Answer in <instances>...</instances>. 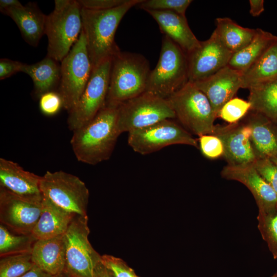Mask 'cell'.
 <instances>
[{
	"label": "cell",
	"mask_w": 277,
	"mask_h": 277,
	"mask_svg": "<svg viewBox=\"0 0 277 277\" xmlns=\"http://www.w3.org/2000/svg\"><path fill=\"white\" fill-rule=\"evenodd\" d=\"M120 134L117 107L105 106L90 122L73 131L70 143L78 161L96 165L109 159Z\"/></svg>",
	"instance_id": "2"
},
{
	"label": "cell",
	"mask_w": 277,
	"mask_h": 277,
	"mask_svg": "<svg viewBox=\"0 0 277 277\" xmlns=\"http://www.w3.org/2000/svg\"><path fill=\"white\" fill-rule=\"evenodd\" d=\"M251 109L277 121V78L249 89Z\"/></svg>",
	"instance_id": "28"
},
{
	"label": "cell",
	"mask_w": 277,
	"mask_h": 277,
	"mask_svg": "<svg viewBox=\"0 0 277 277\" xmlns=\"http://www.w3.org/2000/svg\"><path fill=\"white\" fill-rule=\"evenodd\" d=\"M111 60H106L92 69L83 93L68 112V126L73 132L90 122L105 106Z\"/></svg>",
	"instance_id": "11"
},
{
	"label": "cell",
	"mask_w": 277,
	"mask_h": 277,
	"mask_svg": "<svg viewBox=\"0 0 277 277\" xmlns=\"http://www.w3.org/2000/svg\"><path fill=\"white\" fill-rule=\"evenodd\" d=\"M60 65L61 78L57 91L62 97L63 108L69 112L78 101L92 71L82 30L78 38Z\"/></svg>",
	"instance_id": "7"
},
{
	"label": "cell",
	"mask_w": 277,
	"mask_h": 277,
	"mask_svg": "<svg viewBox=\"0 0 277 277\" xmlns=\"http://www.w3.org/2000/svg\"><path fill=\"white\" fill-rule=\"evenodd\" d=\"M67 275L68 276V277H76V276H72V275H68V274H67Z\"/></svg>",
	"instance_id": "47"
},
{
	"label": "cell",
	"mask_w": 277,
	"mask_h": 277,
	"mask_svg": "<svg viewBox=\"0 0 277 277\" xmlns=\"http://www.w3.org/2000/svg\"><path fill=\"white\" fill-rule=\"evenodd\" d=\"M270 159L277 166V156L273 157Z\"/></svg>",
	"instance_id": "44"
},
{
	"label": "cell",
	"mask_w": 277,
	"mask_h": 277,
	"mask_svg": "<svg viewBox=\"0 0 277 277\" xmlns=\"http://www.w3.org/2000/svg\"><path fill=\"white\" fill-rule=\"evenodd\" d=\"M142 1L127 0L118 7L105 10L82 8V30L92 69L121 51L114 41L117 27L126 13Z\"/></svg>",
	"instance_id": "1"
},
{
	"label": "cell",
	"mask_w": 277,
	"mask_h": 277,
	"mask_svg": "<svg viewBox=\"0 0 277 277\" xmlns=\"http://www.w3.org/2000/svg\"><path fill=\"white\" fill-rule=\"evenodd\" d=\"M39 99V109L45 115H54L63 108L62 97L57 91L45 93Z\"/></svg>",
	"instance_id": "36"
},
{
	"label": "cell",
	"mask_w": 277,
	"mask_h": 277,
	"mask_svg": "<svg viewBox=\"0 0 277 277\" xmlns=\"http://www.w3.org/2000/svg\"><path fill=\"white\" fill-rule=\"evenodd\" d=\"M250 127V141L258 157L277 156V126L266 116L254 112L247 123Z\"/></svg>",
	"instance_id": "23"
},
{
	"label": "cell",
	"mask_w": 277,
	"mask_h": 277,
	"mask_svg": "<svg viewBox=\"0 0 277 277\" xmlns=\"http://www.w3.org/2000/svg\"><path fill=\"white\" fill-rule=\"evenodd\" d=\"M128 143L135 152L142 155L152 153L172 145L198 146L197 141L171 119L129 132Z\"/></svg>",
	"instance_id": "12"
},
{
	"label": "cell",
	"mask_w": 277,
	"mask_h": 277,
	"mask_svg": "<svg viewBox=\"0 0 277 277\" xmlns=\"http://www.w3.org/2000/svg\"><path fill=\"white\" fill-rule=\"evenodd\" d=\"M175 118L199 136L213 134L217 117L206 96L192 83L188 82L167 98Z\"/></svg>",
	"instance_id": "6"
},
{
	"label": "cell",
	"mask_w": 277,
	"mask_h": 277,
	"mask_svg": "<svg viewBox=\"0 0 277 277\" xmlns=\"http://www.w3.org/2000/svg\"><path fill=\"white\" fill-rule=\"evenodd\" d=\"M277 78V41L242 73V88L250 89Z\"/></svg>",
	"instance_id": "26"
},
{
	"label": "cell",
	"mask_w": 277,
	"mask_h": 277,
	"mask_svg": "<svg viewBox=\"0 0 277 277\" xmlns=\"http://www.w3.org/2000/svg\"><path fill=\"white\" fill-rule=\"evenodd\" d=\"M148 61L143 55L120 51L111 60L106 106L117 107L146 91Z\"/></svg>",
	"instance_id": "3"
},
{
	"label": "cell",
	"mask_w": 277,
	"mask_h": 277,
	"mask_svg": "<svg viewBox=\"0 0 277 277\" xmlns=\"http://www.w3.org/2000/svg\"><path fill=\"white\" fill-rule=\"evenodd\" d=\"M192 83L206 96L217 116L222 107L242 88V73L227 65L211 76Z\"/></svg>",
	"instance_id": "17"
},
{
	"label": "cell",
	"mask_w": 277,
	"mask_h": 277,
	"mask_svg": "<svg viewBox=\"0 0 277 277\" xmlns=\"http://www.w3.org/2000/svg\"><path fill=\"white\" fill-rule=\"evenodd\" d=\"M252 164L259 174L277 194V166L269 157H258Z\"/></svg>",
	"instance_id": "34"
},
{
	"label": "cell",
	"mask_w": 277,
	"mask_h": 277,
	"mask_svg": "<svg viewBox=\"0 0 277 277\" xmlns=\"http://www.w3.org/2000/svg\"><path fill=\"white\" fill-rule=\"evenodd\" d=\"M19 277H53L34 266L29 271Z\"/></svg>",
	"instance_id": "42"
},
{
	"label": "cell",
	"mask_w": 277,
	"mask_h": 277,
	"mask_svg": "<svg viewBox=\"0 0 277 277\" xmlns=\"http://www.w3.org/2000/svg\"><path fill=\"white\" fill-rule=\"evenodd\" d=\"M42 202L22 198L0 186L1 224L15 233L31 234L41 213Z\"/></svg>",
	"instance_id": "14"
},
{
	"label": "cell",
	"mask_w": 277,
	"mask_h": 277,
	"mask_svg": "<svg viewBox=\"0 0 277 277\" xmlns=\"http://www.w3.org/2000/svg\"><path fill=\"white\" fill-rule=\"evenodd\" d=\"M192 2L191 0H143L137 6L145 11H170L185 16V12Z\"/></svg>",
	"instance_id": "33"
},
{
	"label": "cell",
	"mask_w": 277,
	"mask_h": 277,
	"mask_svg": "<svg viewBox=\"0 0 277 277\" xmlns=\"http://www.w3.org/2000/svg\"><path fill=\"white\" fill-rule=\"evenodd\" d=\"M232 54L214 30L208 39L187 54L188 82L194 83L214 74L228 65Z\"/></svg>",
	"instance_id": "13"
},
{
	"label": "cell",
	"mask_w": 277,
	"mask_h": 277,
	"mask_svg": "<svg viewBox=\"0 0 277 277\" xmlns=\"http://www.w3.org/2000/svg\"><path fill=\"white\" fill-rule=\"evenodd\" d=\"M173 118L175 115L168 100L147 91L117 107V125L121 134Z\"/></svg>",
	"instance_id": "9"
},
{
	"label": "cell",
	"mask_w": 277,
	"mask_h": 277,
	"mask_svg": "<svg viewBox=\"0 0 277 277\" xmlns=\"http://www.w3.org/2000/svg\"><path fill=\"white\" fill-rule=\"evenodd\" d=\"M127 0H79L82 8L93 10H105L116 8Z\"/></svg>",
	"instance_id": "38"
},
{
	"label": "cell",
	"mask_w": 277,
	"mask_h": 277,
	"mask_svg": "<svg viewBox=\"0 0 277 277\" xmlns=\"http://www.w3.org/2000/svg\"><path fill=\"white\" fill-rule=\"evenodd\" d=\"M188 82L187 54L164 35L160 57L155 67L150 71L146 91L167 99Z\"/></svg>",
	"instance_id": "5"
},
{
	"label": "cell",
	"mask_w": 277,
	"mask_h": 277,
	"mask_svg": "<svg viewBox=\"0 0 277 277\" xmlns=\"http://www.w3.org/2000/svg\"><path fill=\"white\" fill-rule=\"evenodd\" d=\"M213 134L222 141L223 155L229 165L251 164L257 159L250 141L251 130L247 124L215 126Z\"/></svg>",
	"instance_id": "16"
},
{
	"label": "cell",
	"mask_w": 277,
	"mask_h": 277,
	"mask_svg": "<svg viewBox=\"0 0 277 277\" xmlns=\"http://www.w3.org/2000/svg\"><path fill=\"white\" fill-rule=\"evenodd\" d=\"M276 41V35L259 28L256 29L252 40L242 49L232 54L228 66L242 73Z\"/></svg>",
	"instance_id": "25"
},
{
	"label": "cell",
	"mask_w": 277,
	"mask_h": 277,
	"mask_svg": "<svg viewBox=\"0 0 277 277\" xmlns=\"http://www.w3.org/2000/svg\"><path fill=\"white\" fill-rule=\"evenodd\" d=\"M156 22L161 31L176 44L187 54L200 44L190 28L185 16L173 11L146 10Z\"/></svg>",
	"instance_id": "19"
},
{
	"label": "cell",
	"mask_w": 277,
	"mask_h": 277,
	"mask_svg": "<svg viewBox=\"0 0 277 277\" xmlns=\"http://www.w3.org/2000/svg\"><path fill=\"white\" fill-rule=\"evenodd\" d=\"M93 277H114L111 271L102 263L101 261L97 264L94 270Z\"/></svg>",
	"instance_id": "41"
},
{
	"label": "cell",
	"mask_w": 277,
	"mask_h": 277,
	"mask_svg": "<svg viewBox=\"0 0 277 277\" xmlns=\"http://www.w3.org/2000/svg\"><path fill=\"white\" fill-rule=\"evenodd\" d=\"M101 262L114 277H138L121 259L110 255L101 256Z\"/></svg>",
	"instance_id": "37"
},
{
	"label": "cell",
	"mask_w": 277,
	"mask_h": 277,
	"mask_svg": "<svg viewBox=\"0 0 277 277\" xmlns=\"http://www.w3.org/2000/svg\"><path fill=\"white\" fill-rule=\"evenodd\" d=\"M199 142L201 152L208 159H216L224 154V146L222 141L213 134L200 136Z\"/></svg>",
	"instance_id": "35"
},
{
	"label": "cell",
	"mask_w": 277,
	"mask_h": 277,
	"mask_svg": "<svg viewBox=\"0 0 277 277\" xmlns=\"http://www.w3.org/2000/svg\"><path fill=\"white\" fill-rule=\"evenodd\" d=\"M214 30L224 46L233 54L246 46L253 38L256 29L244 28L228 17L216 19Z\"/></svg>",
	"instance_id": "27"
},
{
	"label": "cell",
	"mask_w": 277,
	"mask_h": 277,
	"mask_svg": "<svg viewBox=\"0 0 277 277\" xmlns=\"http://www.w3.org/2000/svg\"><path fill=\"white\" fill-rule=\"evenodd\" d=\"M35 265L52 276L63 273L66 267L64 235L37 240L31 252Z\"/></svg>",
	"instance_id": "20"
},
{
	"label": "cell",
	"mask_w": 277,
	"mask_h": 277,
	"mask_svg": "<svg viewBox=\"0 0 277 277\" xmlns=\"http://www.w3.org/2000/svg\"><path fill=\"white\" fill-rule=\"evenodd\" d=\"M271 277H277V274H275Z\"/></svg>",
	"instance_id": "46"
},
{
	"label": "cell",
	"mask_w": 277,
	"mask_h": 277,
	"mask_svg": "<svg viewBox=\"0 0 277 277\" xmlns=\"http://www.w3.org/2000/svg\"><path fill=\"white\" fill-rule=\"evenodd\" d=\"M221 175L226 179L237 181L246 186L254 196L259 211L277 210V194L259 174L252 163L228 164L223 168Z\"/></svg>",
	"instance_id": "15"
},
{
	"label": "cell",
	"mask_w": 277,
	"mask_h": 277,
	"mask_svg": "<svg viewBox=\"0 0 277 277\" xmlns=\"http://www.w3.org/2000/svg\"><path fill=\"white\" fill-rule=\"evenodd\" d=\"M258 228L266 242L274 259H277V210L264 212L259 211Z\"/></svg>",
	"instance_id": "31"
},
{
	"label": "cell",
	"mask_w": 277,
	"mask_h": 277,
	"mask_svg": "<svg viewBox=\"0 0 277 277\" xmlns=\"http://www.w3.org/2000/svg\"><path fill=\"white\" fill-rule=\"evenodd\" d=\"M46 56L33 64H23L21 72L28 74L33 83V93L38 97L52 91H57L61 78V65Z\"/></svg>",
	"instance_id": "24"
},
{
	"label": "cell",
	"mask_w": 277,
	"mask_h": 277,
	"mask_svg": "<svg viewBox=\"0 0 277 277\" xmlns=\"http://www.w3.org/2000/svg\"><path fill=\"white\" fill-rule=\"evenodd\" d=\"M88 216L75 214L64 234L66 267L64 273L76 277H93L101 256L90 244Z\"/></svg>",
	"instance_id": "8"
},
{
	"label": "cell",
	"mask_w": 277,
	"mask_h": 277,
	"mask_svg": "<svg viewBox=\"0 0 277 277\" xmlns=\"http://www.w3.org/2000/svg\"><path fill=\"white\" fill-rule=\"evenodd\" d=\"M53 277H68V276L65 273H63L60 275Z\"/></svg>",
	"instance_id": "45"
},
{
	"label": "cell",
	"mask_w": 277,
	"mask_h": 277,
	"mask_svg": "<svg viewBox=\"0 0 277 277\" xmlns=\"http://www.w3.org/2000/svg\"><path fill=\"white\" fill-rule=\"evenodd\" d=\"M2 13L14 22L27 43L37 46L45 34L47 15L42 12L36 3L30 2L25 6L7 9Z\"/></svg>",
	"instance_id": "21"
},
{
	"label": "cell",
	"mask_w": 277,
	"mask_h": 277,
	"mask_svg": "<svg viewBox=\"0 0 277 277\" xmlns=\"http://www.w3.org/2000/svg\"><path fill=\"white\" fill-rule=\"evenodd\" d=\"M276 124H277V121H276Z\"/></svg>",
	"instance_id": "48"
},
{
	"label": "cell",
	"mask_w": 277,
	"mask_h": 277,
	"mask_svg": "<svg viewBox=\"0 0 277 277\" xmlns=\"http://www.w3.org/2000/svg\"><path fill=\"white\" fill-rule=\"evenodd\" d=\"M251 109L248 101L235 97L227 102L220 110L217 116L229 124L236 123Z\"/></svg>",
	"instance_id": "32"
},
{
	"label": "cell",
	"mask_w": 277,
	"mask_h": 277,
	"mask_svg": "<svg viewBox=\"0 0 277 277\" xmlns=\"http://www.w3.org/2000/svg\"><path fill=\"white\" fill-rule=\"evenodd\" d=\"M23 63L7 58L0 60V80L8 78L17 72H21Z\"/></svg>",
	"instance_id": "39"
},
{
	"label": "cell",
	"mask_w": 277,
	"mask_h": 277,
	"mask_svg": "<svg viewBox=\"0 0 277 277\" xmlns=\"http://www.w3.org/2000/svg\"><path fill=\"white\" fill-rule=\"evenodd\" d=\"M277 274V273H276Z\"/></svg>",
	"instance_id": "49"
},
{
	"label": "cell",
	"mask_w": 277,
	"mask_h": 277,
	"mask_svg": "<svg viewBox=\"0 0 277 277\" xmlns=\"http://www.w3.org/2000/svg\"><path fill=\"white\" fill-rule=\"evenodd\" d=\"M40 188L44 196L64 209L80 215H87L89 192L77 176L63 171H47L41 176Z\"/></svg>",
	"instance_id": "10"
},
{
	"label": "cell",
	"mask_w": 277,
	"mask_h": 277,
	"mask_svg": "<svg viewBox=\"0 0 277 277\" xmlns=\"http://www.w3.org/2000/svg\"><path fill=\"white\" fill-rule=\"evenodd\" d=\"M41 176L24 170L17 163L0 159V186L22 198L42 202Z\"/></svg>",
	"instance_id": "18"
},
{
	"label": "cell",
	"mask_w": 277,
	"mask_h": 277,
	"mask_svg": "<svg viewBox=\"0 0 277 277\" xmlns=\"http://www.w3.org/2000/svg\"><path fill=\"white\" fill-rule=\"evenodd\" d=\"M81 9L78 1H54V9L46 21L47 56L61 62L69 53L82 30Z\"/></svg>",
	"instance_id": "4"
},
{
	"label": "cell",
	"mask_w": 277,
	"mask_h": 277,
	"mask_svg": "<svg viewBox=\"0 0 277 277\" xmlns=\"http://www.w3.org/2000/svg\"><path fill=\"white\" fill-rule=\"evenodd\" d=\"M40 216L31 234L36 240L63 235L75 215L57 206L44 196Z\"/></svg>",
	"instance_id": "22"
},
{
	"label": "cell",
	"mask_w": 277,
	"mask_h": 277,
	"mask_svg": "<svg viewBox=\"0 0 277 277\" xmlns=\"http://www.w3.org/2000/svg\"><path fill=\"white\" fill-rule=\"evenodd\" d=\"M37 240L30 234H19L0 225V257L31 252Z\"/></svg>",
	"instance_id": "29"
},
{
	"label": "cell",
	"mask_w": 277,
	"mask_h": 277,
	"mask_svg": "<svg viewBox=\"0 0 277 277\" xmlns=\"http://www.w3.org/2000/svg\"><path fill=\"white\" fill-rule=\"evenodd\" d=\"M23 6L21 3L17 0H1L0 11H3L11 8L21 7Z\"/></svg>",
	"instance_id": "43"
},
{
	"label": "cell",
	"mask_w": 277,
	"mask_h": 277,
	"mask_svg": "<svg viewBox=\"0 0 277 277\" xmlns=\"http://www.w3.org/2000/svg\"><path fill=\"white\" fill-rule=\"evenodd\" d=\"M264 4L263 0H250V14L254 17L259 16L264 11Z\"/></svg>",
	"instance_id": "40"
},
{
	"label": "cell",
	"mask_w": 277,
	"mask_h": 277,
	"mask_svg": "<svg viewBox=\"0 0 277 277\" xmlns=\"http://www.w3.org/2000/svg\"><path fill=\"white\" fill-rule=\"evenodd\" d=\"M34 266L31 252L1 257L0 277H19Z\"/></svg>",
	"instance_id": "30"
}]
</instances>
